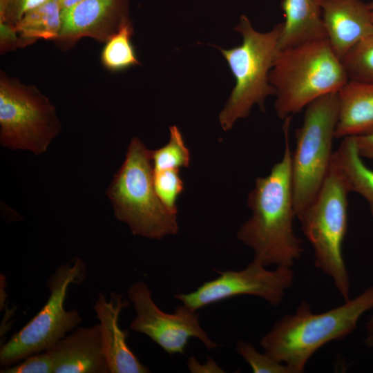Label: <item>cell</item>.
Wrapping results in <instances>:
<instances>
[{"mask_svg":"<svg viewBox=\"0 0 373 373\" xmlns=\"http://www.w3.org/2000/svg\"><path fill=\"white\" fill-rule=\"evenodd\" d=\"M86 275V265L78 258L60 265L50 277L47 286L50 296L42 309L0 350L3 367L15 365L26 357L52 348L82 323L75 309L64 307L67 290L71 284H79Z\"/></svg>","mask_w":373,"mask_h":373,"instance_id":"obj_9","label":"cell"},{"mask_svg":"<svg viewBox=\"0 0 373 373\" xmlns=\"http://www.w3.org/2000/svg\"><path fill=\"white\" fill-rule=\"evenodd\" d=\"M324 0H281L285 17L278 50L327 39L323 21Z\"/></svg>","mask_w":373,"mask_h":373,"instance_id":"obj_16","label":"cell"},{"mask_svg":"<svg viewBox=\"0 0 373 373\" xmlns=\"http://www.w3.org/2000/svg\"><path fill=\"white\" fill-rule=\"evenodd\" d=\"M106 193L115 217L133 235L159 240L178 233L177 214L163 204L154 187L151 150L137 137Z\"/></svg>","mask_w":373,"mask_h":373,"instance_id":"obj_4","label":"cell"},{"mask_svg":"<svg viewBox=\"0 0 373 373\" xmlns=\"http://www.w3.org/2000/svg\"><path fill=\"white\" fill-rule=\"evenodd\" d=\"M338 108V92L320 97L305 108L295 131L291 167L296 218L314 200L329 171Z\"/></svg>","mask_w":373,"mask_h":373,"instance_id":"obj_7","label":"cell"},{"mask_svg":"<svg viewBox=\"0 0 373 373\" xmlns=\"http://www.w3.org/2000/svg\"><path fill=\"white\" fill-rule=\"evenodd\" d=\"M369 5V7L372 12V15H373V1H371L370 3H368Z\"/></svg>","mask_w":373,"mask_h":373,"instance_id":"obj_32","label":"cell"},{"mask_svg":"<svg viewBox=\"0 0 373 373\" xmlns=\"http://www.w3.org/2000/svg\"><path fill=\"white\" fill-rule=\"evenodd\" d=\"M236 352L251 367L254 373H291L289 368L264 351L259 352L251 343L239 340Z\"/></svg>","mask_w":373,"mask_h":373,"instance_id":"obj_24","label":"cell"},{"mask_svg":"<svg viewBox=\"0 0 373 373\" xmlns=\"http://www.w3.org/2000/svg\"><path fill=\"white\" fill-rule=\"evenodd\" d=\"M61 12L60 0H47L27 12L15 27L30 45L40 39L54 41L61 28Z\"/></svg>","mask_w":373,"mask_h":373,"instance_id":"obj_19","label":"cell"},{"mask_svg":"<svg viewBox=\"0 0 373 373\" xmlns=\"http://www.w3.org/2000/svg\"><path fill=\"white\" fill-rule=\"evenodd\" d=\"M322 15L327 39L341 59L373 32L372 12L361 0H324Z\"/></svg>","mask_w":373,"mask_h":373,"instance_id":"obj_14","label":"cell"},{"mask_svg":"<svg viewBox=\"0 0 373 373\" xmlns=\"http://www.w3.org/2000/svg\"><path fill=\"white\" fill-rule=\"evenodd\" d=\"M61 28L54 41L62 50L83 37L106 43L130 19L129 0H83L61 12Z\"/></svg>","mask_w":373,"mask_h":373,"instance_id":"obj_12","label":"cell"},{"mask_svg":"<svg viewBox=\"0 0 373 373\" xmlns=\"http://www.w3.org/2000/svg\"><path fill=\"white\" fill-rule=\"evenodd\" d=\"M179 170H153V184L159 198L170 211L176 214L177 200L184 189Z\"/></svg>","mask_w":373,"mask_h":373,"instance_id":"obj_23","label":"cell"},{"mask_svg":"<svg viewBox=\"0 0 373 373\" xmlns=\"http://www.w3.org/2000/svg\"><path fill=\"white\" fill-rule=\"evenodd\" d=\"M47 0H0V21L15 26L29 10Z\"/></svg>","mask_w":373,"mask_h":373,"instance_id":"obj_26","label":"cell"},{"mask_svg":"<svg viewBox=\"0 0 373 373\" xmlns=\"http://www.w3.org/2000/svg\"><path fill=\"white\" fill-rule=\"evenodd\" d=\"M216 272V278L195 291L178 292L174 297L194 311L242 295L258 297L276 307L282 303L295 278L292 267H276L271 270L254 260L242 269Z\"/></svg>","mask_w":373,"mask_h":373,"instance_id":"obj_10","label":"cell"},{"mask_svg":"<svg viewBox=\"0 0 373 373\" xmlns=\"http://www.w3.org/2000/svg\"><path fill=\"white\" fill-rule=\"evenodd\" d=\"M1 373H54V362L49 350L32 354L15 365L2 368Z\"/></svg>","mask_w":373,"mask_h":373,"instance_id":"obj_25","label":"cell"},{"mask_svg":"<svg viewBox=\"0 0 373 373\" xmlns=\"http://www.w3.org/2000/svg\"><path fill=\"white\" fill-rule=\"evenodd\" d=\"M129 302L120 294L111 293L108 300L99 294L93 306L99 321L104 352L110 373H147L149 368L142 364L127 345V332L119 326V316Z\"/></svg>","mask_w":373,"mask_h":373,"instance_id":"obj_13","label":"cell"},{"mask_svg":"<svg viewBox=\"0 0 373 373\" xmlns=\"http://www.w3.org/2000/svg\"><path fill=\"white\" fill-rule=\"evenodd\" d=\"M348 182L332 160L314 200L297 217L311 244L314 265L329 277L344 301L350 298V278L343 254L348 222Z\"/></svg>","mask_w":373,"mask_h":373,"instance_id":"obj_5","label":"cell"},{"mask_svg":"<svg viewBox=\"0 0 373 373\" xmlns=\"http://www.w3.org/2000/svg\"><path fill=\"white\" fill-rule=\"evenodd\" d=\"M187 367L191 372H224L218 365L210 357L206 363L200 364L194 357H190L187 361Z\"/></svg>","mask_w":373,"mask_h":373,"instance_id":"obj_29","label":"cell"},{"mask_svg":"<svg viewBox=\"0 0 373 373\" xmlns=\"http://www.w3.org/2000/svg\"><path fill=\"white\" fill-rule=\"evenodd\" d=\"M348 81L327 39L280 50L269 73L276 115L283 120L291 117L320 97L338 92Z\"/></svg>","mask_w":373,"mask_h":373,"instance_id":"obj_3","label":"cell"},{"mask_svg":"<svg viewBox=\"0 0 373 373\" xmlns=\"http://www.w3.org/2000/svg\"><path fill=\"white\" fill-rule=\"evenodd\" d=\"M353 137L359 155L362 158L373 160V130Z\"/></svg>","mask_w":373,"mask_h":373,"instance_id":"obj_28","label":"cell"},{"mask_svg":"<svg viewBox=\"0 0 373 373\" xmlns=\"http://www.w3.org/2000/svg\"><path fill=\"white\" fill-rule=\"evenodd\" d=\"M133 32L129 20L105 43L100 59L106 70L117 72L140 64L131 41Z\"/></svg>","mask_w":373,"mask_h":373,"instance_id":"obj_20","label":"cell"},{"mask_svg":"<svg viewBox=\"0 0 373 373\" xmlns=\"http://www.w3.org/2000/svg\"><path fill=\"white\" fill-rule=\"evenodd\" d=\"M54 373L109 372L99 323L79 327L48 350Z\"/></svg>","mask_w":373,"mask_h":373,"instance_id":"obj_15","label":"cell"},{"mask_svg":"<svg viewBox=\"0 0 373 373\" xmlns=\"http://www.w3.org/2000/svg\"><path fill=\"white\" fill-rule=\"evenodd\" d=\"M15 26L0 21V53L1 55L29 46Z\"/></svg>","mask_w":373,"mask_h":373,"instance_id":"obj_27","label":"cell"},{"mask_svg":"<svg viewBox=\"0 0 373 373\" xmlns=\"http://www.w3.org/2000/svg\"><path fill=\"white\" fill-rule=\"evenodd\" d=\"M373 309V285L354 298L322 313H314L302 300L292 314L284 315L262 336L264 351L285 364L291 373H302L323 346L342 340L356 329L362 316Z\"/></svg>","mask_w":373,"mask_h":373,"instance_id":"obj_2","label":"cell"},{"mask_svg":"<svg viewBox=\"0 0 373 373\" xmlns=\"http://www.w3.org/2000/svg\"><path fill=\"white\" fill-rule=\"evenodd\" d=\"M332 162L343 173L352 192L357 193L366 200L373 217V170L365 165L359 155L353 136L343 138L333 153Z\"/></svg>","mask_w":373,"mask_h":373,"instance_id":"obj_18","label":"cell"},{"mask_svg":"<svg viewBox=\"0 0 373 373\" xmlns=\"http://www.w3.org/2000/svg\"><path fill=\"white\" fill-rule=\"evenodd\" d=\"M349 80L373 82V32L341 59Z\"/></svg>","mask_w":373,"mask_h":373,"instance_id":"obj_22","label":"cell"},{"mask_svg":"<svg viewBox=\"0 0 373 373\" xmlns=\"http://www.w3.org/2000/svg\"><path fill=\"white\" fill-rule=\"evenodd\" d=\"M128 298L136 314L130 329L146 335L169 354H184L191 338L198 339L208 350L218 347L201 327L197 311L182 303L173 313L163 312L155 303L152 292L144 281L129 287Z\"/></svg>","mask_w":373,"mask_h":373,"instance_id":"obj_11","label":"cell"},{"mask_svg":"<svg viewBox=\"0 0 373 373\" xmlns=\"http://www.w3.org/2000/svg\"><path fill=\"white\" fill-rule=\"evenodd\" d=\"M234 29L241 34L242 44L228 50L219 48L236 81L219 114L224 131L230 130L238 119L249 116L254 105L265 111L267 97L275 95L269 73L279 51L282 23L269 32H260L254 28L247 17L242 15Z\"/></svg>","mask_w":373,"mask_h":373,"instance_id":"obj_6","label":"cell"},{"mask_svg":"<svg viewBox=\"0 0 373 373\" xmlns=\"http://www.w3.org/2000/svg\"><path fill=\"white\" fill-rule=\"evenodd\" d=\"M338 117L335 138L373 130V82L349 80L338 92Z\"/></svg>","mask_w":373,"mask_h":373,"instance_id":"obj_17","label":"cell"},{"mask_svg":"<svg viewBox=\"0 0 373 373\" xmlns=\"http://www.w3.org/2000/svg\"><path fill=\"white\" fill-rule=\"evenodd\" d=\"M291 119L285 120V150L269 173L256 179L247 204L251 217L237 237L254 254V260L265 267H292L304 251L294 228L296 218L291 183V151L289 143Z\"/></svg>","mask_w":373,"mask_h":373,"instance_id":"obj_1","label":"cell"},{"mask_svg":"<svg viewBox=\"0 0 373 373\" xmlns=\"http://www.w3.org/2000/svg\"><path fill=\"white\" fill-rule=\"evenodd\" d=\"M151 153L154 171L180 169L188 167L190 164V151L176 126L169 128V142L160 149L151 150Z\"/></svg>","mask_w":373,"mask_h":373,"instance_id":"obj_21","label":"cell"},{"mask_svg":"<svg viewBox=\"0 0 373 373\" xmlns=\"http://www.w3.org/2000/svg\"><path fill=\"white\" fill-rule=\"evenodd\" d=\"M82 1L83 0H60V3L63 10L75 6Z\"/></svg>","mask_w":373,"mask_h":373,"instance_id":"obj_31","label":"cell"},{"mask_svg":"<svg viewBox=\"0 0 373 373\" xmlns=\"http://www.w3.org/2000/svg\"><path fill=\"white\" fill-rule=\"evenodd\" d=\"M365 331V344L369 348H373V314L366 323Z\"/></svg>","mask_w":373,"mask_h":373,"instance_id":"obj_30","label":"cell"},{"mask_svg":"<svg viewBox=\"0 0 373 373\" xmlns=\"http://www.w3.org/2000/svg\"><path fill=\"white\" fill-rule=\"evenodd\" d=\"M61 125L49 99L34 85L0 70V143L12 150L44 153Z\"/></svg>","mask_w":373,"mask_h":373,"instance_id":"obj_8","label":"cell"}]
</instances>
